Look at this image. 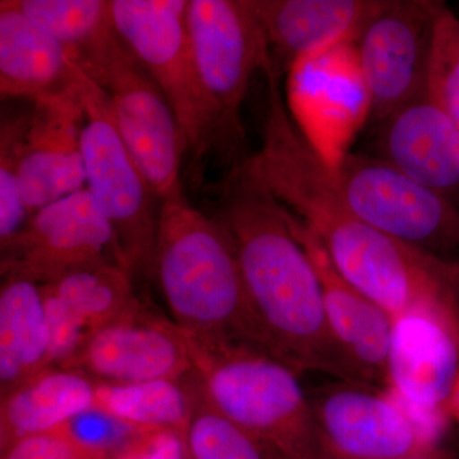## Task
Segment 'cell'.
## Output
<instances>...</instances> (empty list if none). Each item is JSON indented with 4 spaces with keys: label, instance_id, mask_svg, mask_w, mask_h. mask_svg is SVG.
I'll use <instances>...</instances> for the list:
<instances>
[{
    "label": "cell",
    "instance_id": "1",
    "mask_svg": "<svg viewBox=\"0 0 459 459\" xmlns=\"http://www.w3.org/2000/svg\"><path fill=\"white\" fill-rule=\"evenodd\" d=\"M244 165L312 230L338 273L392 318L459 307L458 265L350 212L331 161L291 117L281 93L267 99L261 151Z\"/></svg>",
    "mask_w": 459,
    "mask_h": 459
},
{
    "label": "cell",
    "instance_id": "2",
    "mask_svg": "<svg viewBox=\"0 0 459 459\" xmlns=\"http://www.w3.org/2000/svg\"><path fill=\"white\" fill-rule=\"evenodd\" d=\"M216 219L231 238L272 353L299 374L365 383L329 329L318 273L292 232L286 208L246 165L232 169Z\"/></svg>",
    "mask_w": 459,
    "mask_h": 459
},
{
    "label": "cell",
    "instance_id": "3",
    "mask_svg": "<svg viewBox=\"0 0 459 459\" xmlns=\"http://www.w3.org/2000/svg\"><path fill=\"white\" fill-rule=\"evenodd\" d=\"M151 276L190 342L243 343L274 356L247 298L231 238L183 190L161 202Z\"/></svg>",
    "mask_w": 459,
    "mask_h": 459
},
{
    "label": "cell",
    "instance_id": "4",
    "mask_svg": "<svg viewBox=\"0 0 459 459\" xmlns=\"http://www.w3.org/2000/svg\"><path fill=\"white\" fill-rule=\"evenodd\" d=\"M188 344L211 406L286 459H331L298 371L247 344Z\"/></svg>",
    "mask_w": 459,
    "mask_h": 459
},
{
    "label": "cell",
    "instance_id": "5",
    "mask_svg": "<svg viewBox=\"0 0 459 459\" xmlns=\"http://www.w3.org/2000/svg\"><path fill=\"white\" fill-rule=\"evenodd\" d=\"M186 27L219 123L220 155L237 168L246 161L243 104L256 72L271 63L261 21L252 0H189Z\"/></svg>",
    "mask_w": 459,
    "mask_h": 459
},
{
    "label": "cell",
    "instance_id": "6",
    "mask_svg": "<svg viewBox=\"0 0 459 459\" xmlns=\"http://www.w3.org/2000/svg\"><path fill=\"white\" fill-rule=\"evenodd\" d=\"M110 4L117 32L164 93L188 151L199 159L211 151L220 155L219 123L186 27L188 0H110Z\"/></svg>",
    "mask_w": 459,
    "mask_h": 459
},
{
    "label": "cell",
    "instance_id": "7",
    "mask_svg": "<svg viewBox=\"0 0 459 459\" xmlns=\"http://www.w3.org/2000/svg\"><path fill=\"white\" fill-rule=\"evenodd\" d=\"M81 89L86 189L113 228L126 268L151 274L161 199L124 143L107 92L82 71Z\"/></svg>",
    "mask_w": 459,
    "mask_h": 459
},
{
    "label": "cell",
    "instance_id": "8",
    "mask_svg": "<svg viewBox=\"0 0 459 459\" xmlns=\"http://www.w3.org/2000/svg\"><path fill=\"white\" fill-rule=\"evenodd\" d=\"M331 165L338 195L361 221L437 255L459 247V212L443 193L380 157L343 152Z\"/></svg>",
    "mask_w": 459,
    "mask_h": 459
},
{
    "label": "cell",
    "instance_id": "9",
    "mask_svg": "<svg viewBox=\"0 0 459 459\" xmlns=\"http://www.w3.org/2000/svg\"><path fill=\"white\" fill-rule=\"evenodd\" d=\"M87 75L107 92L115 126L157 197L162 202L181 192L186 138L164 93L131 49L124 44Z\"/></svg>",
    "mask_w": 459,
    "mask_h": 459
},
{
    "label": "cell",
    "instance_id": "10",
    "mask_svg": "<svg viewBox=\"0 0 459 459\" xmlns=\"http://www.w3.org/2000/svg\"><path fill=\"white\" fill-rule=\"evenodd\" d=\"M307 395L331 459L406 457L437 446L443 434L385 386L337 380Z\"/></svg>",
    "mask_w": 459,
    "mask_h": 459
},
{
    "label": "cell",
    "instance_id": "11",
    "mask_svg": "<svg viewBox=\"0 0 459 459\" xmlns=\"http://www.w3.org/2000/svg\"><path fill=\"white\" fill-rule=\"evenodd\" d=\"M443 5L434 0H385L355 39L374 123L427 91L435 22Z\"/></svg>",
    "mask_w": 459,
    "mask_h": 459
},
{
    "label": "cell",
    "instance_id": "12",
    "mask_svg": "<svg viewBox=\"0 0 459 459\" xmlns=\"http://www.w3.org/2000/svg\"><path fill=\"white\" fill-rule=\"evenodd\" d=\"M101 263L126 268L113 228L86 188L36 211L2 247V276L39 285Z\"/></svg>",
    "mask_w": 459,
    "mask_h": 459
},
{
    "label": "cell",
    "instance_id": "13",
    "mask_svg": "<svg viewBox=\"0 0 459 459\" xmlns=\"http://www.w3.org/2000/svg\"><path fill=\"white\" fill-rule=\"evenodd\" d=\"M459 377V307L394 319L385 388L419 419L444 433Z\"/></svg>",
    "mask_w": 459,
    "mask_h": 459
},
{
    "label": "cell",
    "instance_id": "14",
    "mask_svg": "<svg viewBox=\"0 0 459 459\" xmlns=\"http://www.w3.org/2000/svg\"><path fill=\"white\" fill-rule=\"evenodd\" d=\"M72 369L105 385L184 379L192 353L179 325L135 299L113 322L92 332Z\"/></svg>",
    "mask_w": 459,
    "mask_h": 459
},
{
    "label": "cell",
    "instance_id": "15",
    "mask_svg": "<svg viewBox=\"0 0 459 459\" xmlns=\"http://www.w3.org/2000/svg\"><path fill=\"white\" fill-rule=\"evenodd\" d=\"M20 147L18 180L30 213L86 188L81 69L65 90L32 101Z\"/></svg>",
    "mask_w": 459,
    "mask_h": 459
},
{
    "label": "cell",
    "instance_id": "16",
    "mask_svg": "<svg viewBox=\"0 0 459 459\" xmlns=\"http://www.w3.org/2000/svg\"><path fill=\"white\" fill-rule=\"evenodd\" d=\"M287 217L318 273L325 316L338 346L365 383L385 386L394 318L338 273L312 230L289 210Z\"/></svg>",
    "mask_w": 459,
    "mask_h": 459
},
{
    "label": "cell",
    "instance_id": "17",
    "mask_svg": "<svg viewBox=\"0 0 459 459\" xmlns=\"http://www.w3.org/2000/svg\"><path fill=\"white\" fill-rule=\"evenodd\" d=\"M385 0H252L270 68L282 80L304 60L358 38Z\"/></svg>",
    "mask_w": 459,
    "mask_h": 459
},
{
    "label": "cell",
    "instance_id": "18",
    "mask_svg": "<svg viewBox=\"0 0 459 459\" xmlns=\"http://www.w3.org/2000/svg\"><path fill=\"white\" fill-rule=\"evenodd\" d=\"M376 146L422 186L446 195L459 188V129L428 91L377 124Z\"/></svg>",
    "mask_w": 459,
    "mask_h": 459
},
{
    "label": "cell",
    "instance_id": "19",
    "mask_svg": "<svg viewBox=\"0 0 459 459\" xmlns=\"http://www.w3.org/2000/svg\"><path fill=\"white\" fill-rule=\"evenodd\" d=\"M65 45L22 12L0 2V93L3 98L35 101L59 92L77 80Z\"/></svg>",
    "mask_w": 459,
    "mask_h": 459
},
{
    "label": "cell",
    "instance_id": "20",
    "mask_svg": "<svg viewBox=\"0 0 459 459\" xmlns=\"http://www.w3.org/2000/svg\"><path fill=\"white\" fill-rule=\"evenodd\" d=\"M98 385L83 371L50 367L0 395V451L96 409Z\"/></svg>",
    "mask_w": 459,
    "mask_h": 459
},
{
    "label": "cell",
    "instance_id": "21",
    "mask_svg": "<svg viewBox=\"0 0 459 459\" xmlns=\"http://www.w3.org/2000/svg\"><path fill=\"white\" fill-rule=\"evenodd\" d=\"M50 368V341L41 286L3 277L0 289V394Z\"/></svg>",
    "mask_w": 459,
    "mask_h": 459
},
{
    "label": "cell",
    "instance_id": "22",
    "mask_svg": "<svg viewBox=\"0 0 459 459\" xmlns=\"http://www.w3.org/2000/svg\"><path fill=\"white\" fill-rule=\"evenodd\" d=\"M56 39L87 74L123 44L110 0H8Z\"/></svg>",
    "mask_w": 459,
    "mask_h": 459
},
{
    "label": "cell",
    "instance_id": "23",
    "mask_svg": "<svg viewBox=\"0 0 459 459\" xmlns=\"http://www.w3.org/2000/svg\"><path fill=\"white\" fill-rule=\"evenodd\" d=\"M195 402L193 373L184 379L133 385L99 383L96 409L138 430H172L186 435Z\"/></svg>",
    "mask_w": 459,
    "mask_h": 459
},
{
    "label": "cell",
    "instance_id": "24",
    "mask_svg": "<svg viewBox=\"0 0 459 459\" xmlns=\"http://www.w3.org/2000/svg\"><path fill=\"white\" fill-rule=\"evenodd\" d=\"M132 274L119 263H101L41 287L92 333L122 316L134 303L137 296L133 290Z\"/></svg>",
    "mask_w": 459,
    "mask_h": 459
},
{
    "label": "cell",
    "instance_id": "25",
    "mask_svg": "<svg viewBox=\"0 0 459 459\" xmlns=\"http://www.w3.org/2000/svg\"><path fill=\"white\" fill-rule=\"evenodd\" d=\"M195 385V402L186 427V455L192 459H286L226 418L204 400Z\"/></svg>",
    "mask_w": 459,
    "mask_h": 459
},
{
    "label": "cell",
    "instance_id": "26",
    "mask_svg": "<svg viewBox=\"0 0 459 459\" xmlns=\"http://www.w3.org/2000/svg\"><path fill=\"white\" fill-rule=\"evenodd\" d=\"M427 91L459 129V18L446 4L435 22Z\"/></svg>",
    "mask_w": 459,
    "mask_h": 459
},
{
    "label": "cell",
    "instance_id": "27",
    "mask_svg": "<svg viewBox=\"0 0 459 459\" xmlns=\"http://www.w3.org/2000/svg\"><path fill=\"white\" fill-rule=\"evenodd\" d=\"M27 114L3 119L0 132V247H7L22 231L31 213L18 180L21 140Z\"/></svg>",
    "mask_w": 459,
    "mask_h": 459
},
{
    "label": "cell",
    "instance_id": "28",
    "mask_svg": "<svg viewBox=\"0 0 459 459\" xmlns=\"http://www.w3.org/2000/svg\"><path fill=\"white\" fill-rule=\"evenodd\" d=\"M0 459H108V455L81 442L65 425L21 437L0 451Z\"/></svg>",
    "mask_w": 459,
    "mask_h": 459
},
{
    "label": "cell",
    "instance_id": "29",
    "mask_svg": "<svg viewBox=\"0 0 459 459\" xmlns=\"http://www.w3.org/2000/svg\"><path fill=\"white\" fill-rule=\"evenodd\" d=\"M184 434L172 430H141L111 459H184Z\"/></svg>",
    "mask_w": 459,
    "mask_h": 459
},
{
    "label": "cell",
    "instance_id": "30",
    "mask_svg": "<svg viewBox=\"0 0 459 459\" xmlns=\"http://www.w3.org/2000/svg\"><path fill=\"white\" fill-rule=\"evenodd\" d=\"M398 459H458L455 457V453L443 448L439 444L430 446V448L422 449V451L412 453V455H406Z\"/></svg>",
    "mask_w": 459,
    "mask_h": 459
},
{
    "label": "cell",
    "instance_id": "31",
    "mask_svg": "<svg viewBox=\"0 0 459 459\" xmlns=\"http://www.w3.org/2000/svg\"><path fill=\"white\" fill-rule=\"evenodd\" d=\"M449 413H451V419L455 420L459 427V377L455 388H453L451 401H449Z\"/></svg>",
    "mask_w": 459,
    "mask_h": 459
},
{
    "label": "cell",
    "instance_id": "32",
    "mask_svg": "<svg viewBox=\"0 0 459 459\" xmlns=\"http://www.w3.org/2000/svg\"><path fill=\"white\" fill-rule=\"evenodd\" d=\"M184 459H192V458H190V457H188V455H186V458H184Z\"/></svg>",
    "mask_w": 459,
    "mask_h": 459
}]
</instances>
